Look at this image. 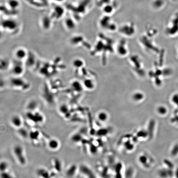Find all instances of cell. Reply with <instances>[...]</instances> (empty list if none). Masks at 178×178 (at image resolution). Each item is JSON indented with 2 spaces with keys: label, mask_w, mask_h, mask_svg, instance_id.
<instances>
[{
  "label": "cell",
  "mask_w": 178,
  "mask_h": 178,
  "mask_svg": "<svg viewBox=\"0 0 178 178\" xmlns=\"http://www.w3.org/2000/svg\"><path fill=\"white\" fill-rule=\"evenodd\" d=\"M9 83L12 88L22 91L27 90L30 87L29 83L20 76H14L10 79Z\"/></svg>",
  "instance_id": "1"
},
{
  "label": "cell",
  "mask_w": 178,
  "mask_h": 178,
  "mask_svg": "<svg viewBox=\"0 0 178 178\" xmlns=\"http://www.w3.org/2000/svg\"><path fill=\"white\" fill-rule=\"evenodd\" d=\"M14 154L18 163L22 165H25L26 159L23 147L20 145H16L13 148Z\"/></svg>",
  "instance_id": "2"
},
{
  "label": "cell",
  "mask_w": 178,
  "mask_h": 178,
  "mask_svg": "<svg viewBox=\"0 0 178 178\" xmlns=\"http://www.w3.org/2000/svg\"><path fill=\"white\" fill-rule=\"evenodd\" d=\"M11 71L14 76H22L24 71V64L23 61L15 59L12 64Z\"/></svg>",
  "instance_id": "3"
},
{
  "label": "cell",
  "mask_w": 178,
  "mask_h": 178,
  "mask_svg": "<svg viewBox=\"0 0 178 178\" xmlns=\"http://www.w3.org/2000/svg\"><path fill=\"white\" fill-rule=\"evenodd\" d=\"M26 116L30 121L34 123H41L44 120L43 115L38 111H28Z\"/></svg>",
  "instance_id": "4"
},
{
  "label": "cell",
  "mask_w": 178,
  "mask_h": 178,
  "mask_svg": "<svg viewBox=\"0 0 178 178\" xmlns=\"http://www.w3.org/2000/svg\"><path fill=\"white\" fill-rule=\"evenodd\" d=\"M28 52L23 47H19L14 52L15 59L24 61L28 56Z\"/></svg>",
  "instance_id": "5"
},
{
  "label": "cell",
  "mask_w": 178,
  "mask_h": 178,
  "mask_svg": "<svg viewBox=\"0 0 178 178\" xmlns=\"http://www.w3.org/2000/svg\"><path fill=\"white\" fill-rule=\"evenodd\" d=\"M121 27L127 29L120 31V32L124 35L132 36L135 32V26L133 24H132V23H127V24H124Z\"/></svg>",
  "instance_id": "6"
},
{
  "label": "cell",
  "mask_w": 178,
  "mask_h": 178,
  "mask_svg": "<svg viewBox=\"0 0 178 178\" xmlns=\"http://www.w3.org/2000/svg\"><path fill=\"white\" fill-rule=\"evenodd\" d=\"M37 176L40 178H52L54 177L53 173H51L44 168H39L37 170Z\"/></svg>",
  "instance_id": "7"
},
{
  "label": "cell",
  "mask_w": 178,
  "mask_h": 178,
  "mask_svg": "<svg viewBox=\"0 0 178 178\" xmlns=\"http://www.w3.org/2000/svg\"><path fill=\"white\" fill-rule=\"evenodd\" d=\"M26 64L28 67H32L36 62V58L33 53L28 52V56L25 59Z\"/></svg>",
  "instance_id": "8"
},
{
  "label": "cell",
  "mask_w": 178,
  "mask_h": 178,
  "mask_svg": "<svg viewBox=\"0 0 178 178\" xmlns=\"http://www.w3.org/2000/svg\"><path fill=\"white\" fill-rule=\"evenodd\" d=\"M11 122L12 125L18 129L22 127L23 124L22 118L18 115H14L12 117L11 120Z\"/></svg>",
  "instance_id": "9"
},
{
  "label": "cell",
  "mask_w": 178,
  "mask_h": 178,
  "mask_svg": "<svg viewBox=\"0 0 178 178\" xmlns=\"http://www.w3.org/2000/svg\"><path fill=\"white\" fill-rule=\"evenodd\" d=\"M48 147L50 149L52 150H56L59 148V141L55 139H53L49 141L48 143Z\"/></svg>",
  "instance_id": "10"
},
{
  "label": "cell",
  "mask_w": 178,
  "mask_h": 178,
  "mask_svg": "<svg viewBox=\"0 0 178 178\" xmlns=\"http://www.w3.org/2000/svg\"><path fill=\"white\" fill-rule=\"evenodd\" d=\"M64 25L69 30L74 29L76 26V24L74 22V20L69 18L66 19L64 21Z\"/></svg>",
  "instance_id": "11"
},
{
  "label": "cell",
  "mask_w": 178,
  "mask_h": 178,
  "mask_svg": "<svg viewBox=\"0 0 178 178\" xmlns=\"http://www.w3.org/2000/svg\"><path fill=\"white\" fill-rule=\"evenodd\" d=\"M18 132L20 136L22 138L26 139L29 138V132L26 128H22V127H21V128H18Z\"/></svg>",
  "instance_id": "12"
},
{
  "label": "cell",
  "mask_w": 178,
  "mask_h": 178,
  "mask_svg": "<svg viewBox=\"0 0 178 178\" xmlns=\"http://www.w3.org/2000/svg\"><path fill=\"white\" fill-rule=\"evenodd\" d=\"M40 132L38 130H32L29 132V138L31 141L35 142L40 138Z\"/></svg>",
  "instance_id": "13"
},
{
  "label": "cell",
  "mask_w": 178,
  "mask_h": 178,
  "mask_svg": "<svg viewBox=\"0 0 178 178\" xmlns=\"http://www.w3.org/2000/svg\"><path fill=\"white\" fill-rule=\"evenodd\" d=\"M9 66L8 60L5 58H0V71L6 70Z\"/></svg>",
  "instance_id": "14"
},
{
  "label": "cell",
  "mask_w": 178,
  "mask_h": 178,
  "mask_svg": "<svg viewBox=\"0 0 178 178\" xmlns=\"http://www.w3.org/2000/svg\"><path fill=\"white\" fill-rule=\"evenodd\" d=\"M53 168L56 172H60L61 170V162L58 158L53 160Z\"/></svg>",
  "instance_id": "15"
},
{
  "label": "cell",
  "mask_w": 178,
  "mask_h": 178,
  "mask_svg": "<svg viewBox=\"0 0 178 178\" xmlns=\"http://www.w3.org/2000/svg\"><path fill=\"white\" fill-rule=\"evenodd\" d=\"M103 10L104 13L106 15H109L113 13L114 11L113 6H111V4H107L103 6Z\"/></svg>",
  "instance_id": "16"
},
{
  "label": "cell",
  "mask_w": 178,
  "mask_h": 178,
  "mask_svg": "<svg viewBox=\"0 0 178 178\" xmlns=\"http://www.w3.org/2000/svg\"><path fill=\"white\" fill-rule=\"evenodd\" d=\"M49 19L47 18H45L44 19L42 20V27H43V29L47 30L49 28H50L51 25V21Z\"/></svg>",
  "instance_id": "17"
},
{
  "label": "cell",
  "mask_w": 178,
  "mask_h": 178,
  "mask_svg": "<svg viewBox=\"0 0 178 178\" xmlns=\"http://www.w3.org/2000/svg\"><path fill=\"white\" fill-rule=\"evenodd\" d=\"M17 26V24L13 21H10V23H9V22H7V23L6 22L5 24H4V28L8 31H13V29L16 27Z\"/></svg>",
  "instance_id": "18"
},
{
  "label": "cell",
  "mask_w": 178,
  "mask_h": 178,
  "mask_svg": "<svg viewBox=\"0 0 178 178\" xmlns=\"http://www.w3.org/2000/svg\"><path fill=\"white\" fill-rule=\"evenodd\" d=\"M7 4L10 8L13 9H17L20 6V3L18 0H9L7 2Z\"/></svg>",
  "instance_id": "19"
},
{
  "label": "cell",
  "mask_w": 178,
  "mask_h": 178,
  "mask_svg": "<svg viewBox=\"0 0 178 178\" xmlns=\"http://www.w3.org/2000/svg\"><path fill=\"white\" fill-rule=\"evenodd\" d=\"M37 107H38V104L37 102L34 101H32L28 103L27 108L28 111H36Z\"/></svg>",
  "instance_id": "20"
},
{
  "label": "cell",
  "mask_w": 178,
  "mask_h": 178,
  "mask_svg": "<svg viewBox=\"0 0 178 178\" xmlns=\"http://www.w3.org/2000/svg\"><path fill=\"white\" fill-rule=\"evenodd\" d=\"M9 167V165L7 162L2 161L0 162V173L7 171Z\"/></svg>",
  "instance_id": "21"
},
{
  "label": "cell",
  "mask_w": 178,
  "mask_h": 178,
  "mask_svg": "<svg viewBox=\"0 0 178 178\" xmlns=\"http://www.w3.org/2000/svg\"><path fill=\"white\" fill-rule=\"evenodd\" d=\"M0 178H14L13 176L7 171L1 172Z\"/></svg>",
  "instance_id": "22"
},
{
  "label": "cell",
  "mask_w": 178,
  "mask_h": 178,
  "mask_svg": "<svg viewBox=\"0 0 178 178\" xmlns=\"http://www.w3.org/2000/svg\"><path fill=\"white\" fill-rule=\"evenodd\" d=\"M98 3L100 4L101 6H103L107 4H111L112 0H98Z\"/></svg>",
  "instance_id": "23"
},
{
  "label": "cell",
  "mask_w": 178,
  "mask_h": 178,
  "mask_svg": "<svg viewBox=\"0 0 178 178\" xmlns=\"http://www.w3.org/2000/svg\"><path fill=\"white\" fill-rule=\"evenodd\" d=\"M74 166L71 167L70 168H69V169L67 171V175L69 177L72 176L73 175V174H74Z\"/></svg>",
  "instance_id": "24"
},
{
  "label": "cell",
  "mask_w": 178,
  "mask_h": 178,
  "mask_svg": "<svg viewBox=\"0 0 178 178\" xmlns=\"http://www.w3.org/2000/svg\"><path fill=\"white\" fill-rule=\"evenodd\" d=\"M99 118L100 120H105L106 117H107V115L104 113H101L99 114Z\"/></svg>",
  "instance_id": "25"
},
{
  "label": "cell",
  "mask_w": 178,
  "mask_h": 178,
  "mask_svg": "<svg viewBox=\"0 0 178 178\" xmlns=\"http://www.w3.org/2000/svg\"></svg>",
  "instance_id": "26"
}]
</instances>
